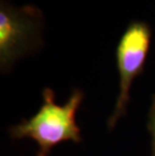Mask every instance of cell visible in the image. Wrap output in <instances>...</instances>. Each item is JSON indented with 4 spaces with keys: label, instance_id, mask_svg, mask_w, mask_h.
<instances>
[{
    "label": "cell",
    "instance_id": "6da1fadb",
    "mask_svg": "<svg viewBox=\"0 0 155 156\" xmlns=\"http://www.w3.org/2000/svg\"><path fill=\"white\" fill-rule=\"evenodd\" d=\"M82 90L75 89L65 105L55 103V92L45 88L42 91V105L35 115L9 128L13 140L29 138L38 144V153L48 155L52 147L61 142L82 140L81 129L76 115L84 100Z\"/></svg>",
    "mask_w": 155,
    "mask_h": 156
},
{
    "label": "cell",
    "instance_id": "7a4b0ae2",
    "mask_svg": "<svg viewBox=\"0 0 155 156\" xmlns=\"http://www.w3.org/2000/svg\"><path fill=\"white\" fill-rule=\"evenodd\" d=\"M45 16L34 4L16 6L0 0V71L7 74L20 59L44 44Z\"/></svg>",
    "mask_w": 155,
    "mask_h": 156
},
{
    "label": "cell",
    "instance_id": "3957f363",
    "mask_svg": "<svg viewBox=\"0 0 155 156\" xmlns=\"http://www.w3.org/2000/svg\"><path fill=\"white\" fill-rule=\"evenodd\" d=\"M152 28L144 20L134 19L125 28L116 48V66L119 74V94L114 111L108 119V129H113L126 114L130 89L134 80L144 71L150 51Z\"/></svg>",
    "mask_w": 155,
    "mask_h": 156
},
{
    "label": "cell",
    "instance_id": "277c9868",
    "mask_svg": "<svg viewBox=\"0 0 155 156\" xmlns=\"http://www.w3.org/2000/svg\"><path fill=\"white\" fill-rule=\"evenodd\" d=\"M147 127L151 136V156H155V95L152 98V103L148 113Z\"/></svg>",
    "mask_w": 155,
    "mask_h": 156
},
{
    "label": "cell",
    "instance_id": "5b68a950",
    "mask_svg": "<svg viewBox=\"0 0 155 156\" xmlns=\"http://www.w3.org/2000/svg\"><path fill=\"white\" fill-rule=\"evenodd\" d=\"M36 156H47V155H44V154H41V153H37Z\"/></svg>",
    "mask_w": 155,
    "mask_h": 156
}]
</instances>
